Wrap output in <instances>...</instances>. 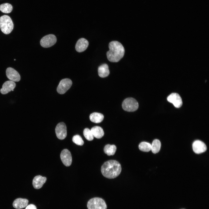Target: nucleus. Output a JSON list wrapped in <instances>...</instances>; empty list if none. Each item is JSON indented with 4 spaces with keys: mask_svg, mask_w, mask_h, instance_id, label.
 Returning a JSON list of instances; mask_svg holds the SVG:
<instances>
[{
    "mask_svg": "<svg viewBox=\"0 0 209 209\" xmlns=\"http://www.w3.org/2000/svg\"><path fill=\"white\" fill-rule=\"evenodd\" d=\"M192 148L194 152L197 154L203 153L207 150L205 144L202 141L198 140L195 141L193 143Z\"/></svg>",
    "mask_w": 209,
    "mask_h": 209,
    "instance_id": "12",
    "label": "nucleus"
},
{
    "mask_svg": "<svg viewBox=\"0 0 209 209\" xmlns=\"http://www.w3.org/2000/svg\"><path fill=\"white\" fill-rule=\"evenodd\" d=\"M151 145V150L153 153L156 154L159 152L161 147V143L159 140H154Z\"/></svg>",
    "mask_w": 209,
    "mask_h": 209,
    "instance_id": "21",
    "label": "nucleus"
},
{
    "mask_svg": "<svg viewBox=\"0 0 209 209\" xmlns=\"http://www.w3.org/2000/svg\"><path fill=\"white\" fill-rule=\"evenodd\" d=\"M56 41L57 38L54 35L49 34L42 38L40 41V44L42 47L48 48L54 45Z\"/></svg>",
    "mask_w": 209,
    "mask_h": 209,
    "instance_id": "6",
    "label": "nucleus"
},
{
    "mask_svg": "<svg viewBox=\"0 0 209 209\" xmlns=\"http://www.w3.org/2000/svg\"><path fill=\"white\" fill-rule=\"evenodd\" d=\"M139 149L144 152H148L151 150V145L149 143L142 142L140 143L138 146Z\"/></svg>",
    "mask_w": 209,
    "mask_h": 209,
    "instance_id": "23",
    "label": "nucleus"
},
{
    "mask_svg": "<svg viewBox=\"0 0 209 209\" xmlns=\"http://www.w3.org/2000/svg\"><path fill=\"white\" fill-rule=\"evenodd\" d=\"M94 137L98 139L101 138L104 135V133L102 129L100 127L95 126L91 129Z\"/></svg>",
    "mask_w": 209,
    "mask_h": 209,
    "instance_id": "18",
    "label": "nucleus"
},
{
    "mask_svg": "<svg viewBox=\"0 0 209 209\" xmlns=\"http://www.w3.org/2000/svg\"><path fill=\"white\" fill-rule=\"evenodd\" d=\"M28 201L25 199L19 198L16 199L13 202V207L17 209H21L26 207L28 204Z\"/></svg>",
    "mask_w": 209,
    "mask_h": 209,
    "instance_id": "16",
    "label": "nucleus"
},
{
    "mask_svg": "<svg viewBox=\"0 0 209 209\" xmlns=\"http://www.w3.org/2000/svg\"><path fill=\"white\" fill-rule=\"evenodd\" d=\"M88 209H107V206L101 198L94 197L90 199L87 203Z\"/></svg>",
    "mask_w": 209,
    "mask_h": 209,
    "instance_id": "4",
    "label": "nucleus"
},
{
    "mask_svg": "<svg viewBox=\"0 0 209 209\" xmlns=\"http://www.w3.org/2000/svg\"><path fill=\"white\" fill-rule=\"evenodd\" d=\"M13 28V23L9 16L4 15L0 17V28L3 33L8 34L12 32Z\"/></svg>",
    "mask_w": 209,
    "mask_h": 209,
    "instance_id": "3",
    "label": "nucleus"
},
{
    "mask_svg": "<svg viewBox=\"0 0 209 209\" xmlns=\"http://www.w3.org/2000/svg\"><path fill=\"white\" fill-rule=\"evenodd\" d=\"M122 106L124 110L127 111L132 112L138 109V104L135 99L132 98H128L123 101Z\"/></svg>",
    "mask_w": 209,
    "mask_h": 209,
    "instance_id": "5",
    "label": "nucleus"
},
{
    "mask_svg": "<svg viewBox=\"0 0 209 209\" xmlns=\"http://www.w3.org/2000/svg\"><path fill=\"white\" fill-rule=\"evenodd\" d=\"M116 150V146L114 145L107 144L105 146L104 149L105 153L109 156L114 155Z\"/></svg>",
    "mask_w": 209,
    "mask_h": 209,
    "instance_id": "20",
    "label": "nucleus"
},
{
    "mask_svg": "<svg viewBox=\"0 0 209 209\" xmlns=\"http://www.w3.org/2000/svg\"><path fill=\"white\" fill-rule=\"evenodd\" d=\"M83 134L85 138L88 140H92L94 138V137L91 130L88 128H86L84 129Z\"/></svg>",
    "mask_w": 209,
    "mask_h": 209,
    "instance_id": "24",
    "label": "nucleus"
},
{
    "mask_svg": "<svg viewBox=\"0 0 209 209\" xmlns=\"http://www.w3.org/2000/svg\"><path fill=\"white\" fill-rule=\"evenodd\" d=\"M98 75L101 77L105 78L109 74L108 65L106 64H103L98 68Z\"/></svg>",
    "mask_w": 209,
    "mask_h": 209,
    "instance_id": "17",
    "label": "nucleus"
},
{
    "mask_svg": "<svg viewBox=\"0 0 209 209\" xmlns=\"http://www.w3.org/2000/svg\"><path fill=\"white\" fill-rule=\"evenodd\" d=\"M55 133L57 138L60 140L64 139L67 135L66 127L63 122L57 124L55 129Z\"/></svg>",
    "mask_w": 209,
    "mask_h": 209,
    "instance_id": "8",
    "label": "nucleus"
},
{
    "mask_svg": "<svg viewBox=\"0 0 209 209\" xmlns=\"http://www.w3.org/2000/svg\"><path fill=\"white\" fill-rule=\"evenodd\" d=\"M16 86L15 83L11 80L5 82L2 86V88L0 89L1 93L5 94L14 89Z\"/></svg>",
    "mask_w": 209,
    "mask_h": 209,
    "instance_id": "13",
    "label": "nucleus"
},
{
    "mask_svg": "<svg viewBox=\"0 0 209 209\" xmlns=\"http://www.w3.org/2000/svg\"><path fill=\"white\" fill-rule=\"evenodd\" d=\"M60 158L63 164L66 166H70L72 162V158L70 151L67 149H63L60 154Z\"/></svg>",
    "mask_w": 209,
    "mask_h": 209,
    "instance_id": "10",
    "label": "nucleus"
},
{
    "mask_svg": "<svg viewBox=\"0 0 209 209\" xmlns=\"http://www.w3.org/2000/svg\"><path fill=\"white\" fill-rule=\"evenodd\" d=\"M73 141L77 145H82L84 143V142L81 137L78 135L74 136L72 138Z\"/></svg>",
    "mask_w": 209,
    "mask_h": 209,
    "instance_id": "25",
    "label": "nucleus"
},
{
    "mask_svg": "<svg viewBox=\"0 0 209 209\" xmlns=\"http://www.w3.org/2000/svg\"><path fill=\"white\" fill-rule=\"evenodd\" d=\"M25 209H37L36 206L33 204L27 205Z\"/></svg>",
    "mask_w": 209,
    "mask_h": 209,
    "instance_id": "26",
    "label": "nucleus"
},
{
    "mask_svg": "<svg viewBox=\"0 0 209 209\" xmlns=\"http://www.w3.org/2000/svg\"><path fill=\"white\" fill-rule=\"evenodd\" d=\"M121 171L120 164L114 160H110L105 162L101 168L103 176L108 179L116 178L120 174Z\"/></svg>",
    "mask_w": 209,
    "mask_h": 209,
    "instance_id": "1",
    "label": "nucleus"
},
{
    "mask_svg": "<svg viewBox=\"0 0 209 209\" xmlns=\"http://www.w3.org/2000/svg\"><path fill=\"white\" fill-rule=\"evenodd\" d=\"M12 10V5L9 3H4L0 5V10L3 13H10Z\"/></svg>",
    "mask_w": 209,
    "mask_h": 209,
    "instance_id": "22",
    "label": "nucleus"
},
{
    "mask_svg": "<svg viewBox=\"0 0 209 209\" xmlns=\"http://www.w3.org/2000/svg\"><path fill=\"white\" fill-rule=\"evenodd\" d=\"M6 73L7 77L11 81L18 82L20 80V76L19 73L12 68L8 67L7 68Z\"/></svg>",
    "mask_w": 209,
    "mask_h": 209,
    "instance_id": "11",
    "label": "nucleus"
},
{
    "mask_svg": "<svg viewBox=\"0 0 209 209\" xmlns=\"http://www.w3.org/2000/svg\"><path fill=\"white\" fill-rule=\"evenodd\" d=\"M72 81L68 78L64 79L60 81L57 90V92L60 94H63L69 89L72 84Z\"/></svg>",
    "mask_w": 209,
    "mask_h": 209,
    "instance_id": "7",
    "label": "nucleus"
},
{
    "mask_svg": "<svg viewBox=\"0 0 209 209\" xmlns=\"http://www.w3.org/2000/svg\"><path fill=\"white\" fill-rule=\"evenodd\" d=\"M46 178L40 175L35 176L33 181V185L34 188L36 189L41 188L43 184L45 183Z\"/></svg>",
    "mask_w": 209,
    "mask_h": 209,
    "instance_id": "15",
    "label": "nucleus"
},
{
    "mask_svg": "<svg viewBox=\"0 0 209 209\" xmlns=\"http://www.w3.org/2000/svg\"><path fill=\"white\" fill-rule=\"evenodd\" d=\"M167 101L172 103L174 106L179 108L182 105V99L180 95L176 93H172L167 97Z\"/></svg>",
    "mask_w": 209,
    "mask_h": 209,
    "instance_id": "9",
    "label": "nucleus"
},
{
    "mask_svg": "<svg viewBox=\"0 0 209 209\" xmlns=\"http://www.w3.org/2000/svg\"><path fill=\"white\" fill-rule=\"evenodd\" d=\"M89 45L88 41L84 38H81L78 41L75 46L76 51L81 52L85 50Z\"/></svg>",
    "mask_w": 209,
    "mask_h": 209,
    "instance_id": "14",
    "label": "nucleus"
},
{
    "mask_svg": "<svg viewBox=\"0 0 209 209\" xmlns=\"http://www.w3.org/2000/svg\"><path fill=\"white\" fill-rule=\"evenodd\" d=\"M109 50L106 53L108 60L110 62H118L123 57L125 49L121 43L117 41H113L109 44Z\"/></svg>",
    "mask_w": 209,
    "mask_h": 209,
    "instance_id": "2",
    "label": "nucleus"
},
{
    "mask_svg": "<svg viewBox=\"0 0 209 209\" xmlns=\"http://www.w3.org/2000/svg\"><path fill=\"white\" fill-rule=\"evenodd\" d=\"M89 118L91 122L95 123H99L103 120L104 116L102 113L94 112L90 115Z\"/></svg>",
    "mask_w": 209,
    "mask_h": 209,
    "instance_id": "19",
    "label": "nucleus"
}]
</instances>
